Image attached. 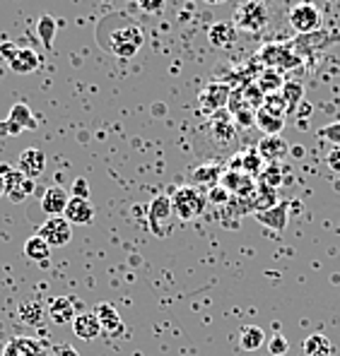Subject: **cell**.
I'll use <instances>...</instances> for the list:
<instances>
[{
	"label": "cell",
	"mask_w": 340,
	"mask_h": 356,
	"mask_svg": "<svg viewBox=\"0 0 340 356\" xmlns=\"http://www.w3.org/2000/svg\"><path fill=\"white\" fill-rule=\"evenodd\" d=\"M143 44H145L143 29L133 22L111 29L107 39V49L111 51L114 56H118V58H133V56L143 49Z\"/></svg>",
	"instance_id": "obj_1"
},
{
	"label": "cell",
	"mask_w": 340,
	"mask_h": 356,
	"mask_svg": "<svg viewBox=\"0 0 340 356\" xmlns=\"http://www.w3.org/2000/svg\"><path fill=\"white\" fill-rule=\"evenodd\" d=\"M270 13L268 5L261 0H244L234 13V27L237 31H247V34H263L268 29Z\"/></svg>",
	"instance_id": "obj_2"
},
{
	"label": "cell",
	"mask_w": 340,
	"mask_h": 356,
	"mask_svg": "<svg viewBox=\"0 0 340 356\" xmlns=\"http://www.w3.org/2000/svg\"><path fill=\"white\" fill-rule=\"evenodd\" d=\"M171 207H174V214L184 222H193L198 219L208 207V197L201 193V188L196 186H181L174 191L171 195Z\"/></svg>",
	"instance_id": "obj_3"
},
{
	"label": "cell",
	"mask_w": 340,
	"mask_h": 356,
	"mask_svg": "<svg viewBox=\"0 0 340 356\" xmlns=\"http://www.w3.org/2000/svg\"><path fill=\"white\" fill-rule=\"evenodd\" d=\"M0 56L8 60L10 70L17 72V75H29V72L39 70L41 58L34 49H27V46H15V44H0Z\"/></svg>",
	"instance_id": "obj_4"
},
{
	"label": "cell",
	"mask_w": 340,
	"mask_h": 356,
	"mask_svg": "<svg viewBox=\"0 0 340 356\" xmlns=\"http://www.w3.org/2000/svg\"><path fill=\"white\" fill-rule=\"evenodd\" d=\"M171 217H174V207H171V195H157L150 202L148 209V227L155 236L164 238L169 234L171 227Z\"/></svg>",
	"instance_id": "obj_5"
},
{
	"label": "cell",
	"mask_w": 340,
	"mask_h": 356,
	"mask_svg": "<svg viewBox=\"0 0 340 356\" xmlns=\"http://www.w3.org/2000/svg\"><path fill=\"white\" fill-rule=\"evenodd\" d=\"M290 27L297 31V34H311V31L321 29V10L314 3H297L290 8Z\"/></svg>",
	"instance_id": "obj_6"
},
{
	"label": "cell",
	"mask_w": 340,
	"mask_h": 356,
	"mask_svg": "<svg viewBox=\"0 0 340 356\" xmlns=\"http://www.w3.org/2000/svg\"><path fill=\"white\" fill-rule=\"evenodd\" d=\"M258 58L265 63L268 67H273V70H292V67H297L302 63V56L295 54V49H292L290 44H268L263 46V49L258 51Z\"/></svg>",
	"instance_id": "obj_7"
},
{
	"label": "cell",
	"mask_w": 340,
	"mask_h": 356,
	"mask_svg": "<svg viewBox=\"0 0 340 356\" xmlns=\"http://www.w3.org/2000/svg\"><path fill=\"white\" fill-rule=\"evenodd\" d=\"M0 174L5 176V195H8L10 202H15V205L24 202L31 193H34L36 183L31 181V178L24 176L20 169H8V166H3V169H0Z\"/></svg>",
	"instance_id": "obj_8"
},
{
	"label": "cell",
	"mask_w": 340,
	"mask_h": 356,
	"mask_svg": "<svg viewBox=\"0 0 340 356\" xmlns=\"http://www.w3.org/2000/svg\"><path fill=\"white\" fill-rule=\"evenodd\" d=\"M36 234H39L51 248H63V245H68L72 238V224L68 222L65 217H49L41 224V229Z\"/></svg>",
	"instance_id": "obj_9"
},
{
	"label": "cell",
	"mask_w": 340,
	"mask_h": 356,
	"mask_svg": "<svg viewBox=\"0 0 340 356\" xmlns=\"http://www.w3.org/2000/svg\"><path fill=\"white\" fill-rule=\"evenodd\" d=\"M229 94H232V87H229L227 82H210V85H206V89L198 94V102H201L203 111L212 116V113L227 108Z\"/></svg>",
	"instance_id": "obj_10"
},
{
	"label": "cell",
	"mask_w": 340,
	"mask_h": 356,
	"mask_svg": "<svg viewBox=\"0 0 340 356\" xmlns=\"http://www.w3.org/2000/svg\"><path fill=\"white\" fill-rule=\"evenodd\" d=\"M219 186H222L232 197H242V200H244V197L254 195L256 188H258V183H256V178L244 174V171L227 169L222 174V178H219Z\"/></svg>",
	"instance_id": "obj_11"
},
{
	"label": "cell",
	"mask_w": 340,
	"mask_h": 356,
	"mask_svg": "<svg viewBox=\"0 0 340 356\" xmlns=\"http://www.w3.org/2000/svg\"><path fill=\"white\" fill-rule=\"evenodd\" d=\"M210 135L212 140L219 145V147H227V145L234 143L237 138V125H234V118L229 111H217L210 116Z\"/></svg>",
	"instance_id": "obj_12"
},
{
	"label": "cell",
	"mask_w": 340,
	"mask_h": 356,
	"mask_svg": "<svg viewBox=\"0 0 340 356\" xmlns=\"http://www.w3.org/2000/svg\"><path fill=\"white\" fill-rule=\"evenodd\" d=\"M256 222L263 224L270 232H285L287 224H290V202L280 200L278 205L263 209V212H256Z\"/></svg>",
	"instance_id": "obj_13"
},
{
	"label": "cell",
	"mask_w": 340,
	"mask_h": 356,
	"mask_svg": "<svg viewBox=\"0 0 340 356\" xmlns=\"http://www.w3.org/2000/svg\"><path fill=\"white\" fill-rule=\"evenodd\" d=\"M256 149H258V154L263 156V161H268V164H278V161H282L290 154V145H287L280 135H263V140L256 145Z\"/></svg>",
	"instance_id": "obj_14"
},
{
	"label": "cell",
	"mask_w": 340,
	"mask_h": 356,
	"mask_svg": "<svg viewBox=\"0 0 340 356\" xmlns=\"http://www.w3.org/2000/svg\"><path fill=\"white\" fill-rule=\"evenodd\" d=\"M72 332H75L77 339L82 342H92L102 334V325H99V318L94 311H85V313H77L75 321H72Z\"/></svg>",
	"instance_id": "obj_15"
},
{
	"label": "cell",
	"mask_w": 340,
	"mask_h": 356,
	"mask_svg": "<svg viewBox=\"0 0 340 356\" xmlns=\"http://www.w3.org/2000/svg\"><path fill=\"white\" fill-rule=\"evenodd\" d=\"M229 169H234V171H244L247 176L251 178H258L261 174H263V156L258 154V149L256 147H251L247 152H242V154H237L232 159V164H229Z\"/></svg>",
	"instance_id": "obj_16"
},
{
	"label": "cell",
	"mask_w": 340,
	"mask_h": 356,
	"mask_svg": "<svg viewBox=\"0 0 340 356\" xmlns=\"http://www.w3.org/2000/svg\"><path fill=\"white\" fill-rule=\"evenodd\" d=\"M68 202H70V193L63 191L61 186H54L41 197V209H44V214H49V217H63Z\"/></svg>",
	"instance_id": "obj_17"
},
{
	"label": "cell",
	"mask_w": 340,
	"mask_h": 356,
	"mask_svg": "<svg viewBox=\"0 0 340 356\" xmlns=\"http://www.w3.org/2000/svg\"><path fill=\"white\" fill-rule=\"evenodd\" d=\"M239 39V31L234 27V22H215L208 29V41L215 49H232Z\"/></svg>",
	"instance_id": "obj_18"
},
{
	"label": "cell",
	"mask_w": 340,
	"mask_h": 356,
	"mask_svg": "<svg viewBox=\"0 0 340 356\" xmlns=\"http://www.w3.org/2000/svg\"><path fill=\"white\" fill-rule=\"evenodd\" d=\"M20 171L27 178H39L46 171V154L36 147H29L24 152H20Z\"/></svg>",
	"instance_id": "obj_19"
},
{
	"label": "cell",
	"mask_w": 340,
	"mask_h": 356,
	"mask_svg": "<svg viewBox=\"0 0 340 356\" xmlns=\"http://www.w3.org/2000/svg\"><path fill=\"white\" fill-rule=\"evenodd\" d=\"M34 130L36 128V120L31 116V108L27 106L24 102H17L13 108H10V116H8V123H5V130L8 133H20V130Z\"/></svg>",
	"instance_id": "obj_20"
},
{
	"label": "cell",
	"mask_w": 340,
	"mask_h": 356,
	"mask_svg": "<svg viewBox=\"0 0 340 356\" xmlns=\"http://www.w3.org/2000/svg\"><path fill=\"white\" fill-rule=\"evenodd\" d=\"M328 39H331V34L323 31V29H318V31H311V34H300L295 41H290V46L295 49L297 56H302V54H311V51L326 49Z\"/></svg>",
	"instance_id": "obj_21"
},
{
	"label": "cell",
	"mask_w": 340,
	"mask_h": 356,
	"mask_svg": "<svg viewBox=\"0 0 340 356\" xmlns=\"http://www.w3.org/2000/svg\"><path fill=\"white\" fill-rule=\"evenodd\" d=\"M63 217H65L70 224L87 227V224H92V219H94V207H92L90 200H82V197H70V202H68L65 214H63Z\"/></svg>",
	"instance_id": "obj_22"
},
{
	"label": "cell",
	"mask_w": 340,
	"mask_h": 356,
	"mask_svg": "<svg viewBox=\"0 0 340 356\" xmlns=\"http://www.w3.org/2000/svg\"><path fill=\"white\" fill-rule=\"evenodd\" d=\"M94 313H97V318H99L102 332H107V334H121L123 332V321L111 303H97Z\"/></svg>",
	"instance_id": "obj_23"
},
{
	"label": "cell",
	"mask_w": 340,
	"mask_h": 356,
	"mask_svg": "<svg viewBox=\"0 0 340 356\" xmlns=\"http://www.w3.org/2000/svg\"><path fill=\"white\" fill-rule=\"evenodd\" d=\"M75 306H72V301L68 296H56V298H51V303H49V318L56 323V325H68L70 323L72 325V321H75Z\"/></svg>",
	"instance_id": "obj_24"
},
{
	"label": "cell",
	"mask_w": 340,
	"mask_h": 356,
	"mask_svg": "<svg viewBox=\"0 0 340 356\" xmlns=\"http://www.w3.org/2000/svg\"><path fill=\"white\" fill-rule=\"evenodd\" d=\"M285 123H287V116L273 113V111H268V108H263V106L256 111V128H258L263 135H280L282 128H285Z\"/></svg>",
	"instance_id": "obj_25"
},
{
	"label": "cell",
	"mask_w": 340,
	"mask_h": 356,
	"mask_svg": "<svg viewBox=\"0 0 340 356\" xmlns=\"http://www.w3.org/2000/svg\"><path fill=\"white\" fill-rule=\"evenodd\" d=\"M254 85L258 87V92L263 94V97H268V94H278V92H282V85H285V77H282V72H280V70H273V67H265V70L261 72L258 77H256Z\"/></svg>",
	"instance_id": "obj_26"
},
{
	"label": "cell",
	"mask_w": 340,
	"mask_h": 356,
	"mask_svg": "<svg viewBox=\"0 0 340 356\" xmlns=\"http://www.w3.org/2000/svg\"><path fill=\"white\" fill-rule=\"evenodd\" d=\"M41 354V347L36 339H29V337H15L5 344L3 354L0 356H39Z\"/></svg>",
	"instance_id": "obj_27"
},
{
	"label": "cell",
	"mask_w": 340,
	"mask_h": 356,
	"mask_svg": "<svg viewBox=\"0 0 340 356\" xmlns=\"http://www.w3.org/2000/svg\"><path fill=\"white\" fill-rule=\"evenodd\" d=\"M263 344H265L263 327H258V325L242 327V332H239V347H242L244 352H258Z\"/></svg>",
	"instance_id": "obj_28"
},
{
	"label": "cell",
	"mask_w": 340,
	"mask_h": 356,
	"mask_svg": "<svg viewBox=\"0 0 340 356\" xmlns=\"http://www.w3.org/2000/svg\"><path fill=\"white\" fill-rule=\"evenodd\" d=\"M24 255H27L29 260H34V263L46 265L51 258V245L46 243L39 234H34V236L27 238V243H24Z\"/></svg>",
	"instance_id": "obj_29"
},
{
	"label": "cell",
	"mask_w": 340,
	"mask_h": 356,
	"mask_svg": "<svg viewBox=\"0 0 340 356\" xmlns=\"http://www.w3.org/2000/svg\"><path fill=\"white\" fill-rule=\"evenodd\" d=\"M304 356H333V342L323 332H314L304 339Z\"/></svg>",
	"instance_id": "obj_30"
},
{
	"label": "cell",
	"mask_w": 340,
	"mask_h": 356,
	"mask_svg": "<svg viewBox=\"0 0 340 356\" xmlns=\"http://www.w3.org/2000/svg\"><path fill=\"white\" fill-rule=\"evenodd\" d=\"M224 174V169L222 166H217V164H208V166H198L196 171H193V183H196V188L198 186H208V188H212V186H219V178H222Z\"/></svg>",
	"instance_id": "obj_31"
},
{
	"label": "cell",
	"mask_w": 340,
	"mask_h": 356,
	"mask_svg": "<svg viewBox=\"0 0 340 356\" xmlns=\"http://www.w3.org/2000/svg\"><path fill=\"white\" fill-rule=\"evenodd\" d=\"M56 31H59V22H56L51 15H41L39 22H36V34H39L41 44H44V49H51L54 46V36Z\"/></svg>",
	"instance_id": "obj_32"
},
{
	"label": "cell",
	"mask_w": 340,
	"mask_h": 356,
	"mask_svg": "<svg viewBox=\"0 0 340 356\" xmlns=\"http://www.w3.org/2000/svg\"><path fill=\"white\" fill-rule=\"evenodd\" d=\"M280 94L287 102V108H290V111H297V106L304 102V87H302V82H295V80L285 82Z\"/></svg>",
	"instance_id": "obj_33"
},
{
	"label": "cell",
	"mask_w": 340,
	"mask_h": 356,
	"mask_svg": "<svg viewBox=\"0 0 340 356\" xmlns=\"http://www.w3.org/2000/svg\"><path fill=\"white\" fill-rule=\"evenodd\" d=\"M258 183H261V186H268V188H273V191H275V188L282 183V169L278 164H268L263 169V174L258 176Z\"/></svg>",
	"instance_id": "obj_34"
},
{
	"label": "cell",
	"mask_w": 340,
	"mask_h": 356,
	"mask_svg": "<svg viewBox=\"0 0 340 356\" xmlns=\"http://www.w3.org/2000/svg\"><path fill=\"white\" fill-rule=\"evenodd\" d=\"M41 316H44V308H41L39 303H24V306L20 308V318H22L27 325H39Z\"/></svg>",
	"instance_id": "obj_35"
},
{
	"label": "cell",
	"mask_w": 340,
	"mask_h": 356,
	"mask_svg": "<svg viewBox=\"0 0 340 356\" xmlns=\"http://www.w3.org/2000/svg\"><path fill=\"white\" fill-rule=\"evenodd\" d=\"M263 108H268V111H273V113H280V116H287V113H290V108H287V102L282 99L280 92L263 97Z\"/></svg>",
	"instance_id": "obj_36"
},
{
	"label": "cell",
	"mask_w": 340,
	"mask_h": 356,
	"mask_svg": "<svg viewBox=\"0 0 340 356\" xmlns=\"http://www.w3.org/2000/svg\"><path fill=\"white\" fill-rule=\"evenodd\" d=\"M316 135H318V140H326L333 147H340V120H333V123L323 125Z\"/></svg>",
	"instance_id": "obj_37"
},
{
	"label": "cell",
	"mask_w": 340,
	"mask_h": 356,
	"mask_svg": "<svg viewBox=\"0 0 340 356\" xmlns=\"http://www.w3.org/2000/svg\"><path fill=\"white\" fill-rule=\"evenodd\" d=\"M268 352L273 356H285L290 352V342L285 339V334H273V337L268 339Z\"/></svg>",
	"instance_id": "obj_38"
},
{
	"label": "cell",
	"mask_w": 340,
	"mask_h": 356,
	"mask_svg": "<svg viewBox=\"0 0 340 356\" xmlns=\"http://www.w3.org/2000/svg\"><path fill=\"white\" fill-rule=\"evenodd\" d=\"M234 125L237 128H254L256 125V108H242V111L234 113Z\"/></svg>",
	"instance_id": "obj_39"
},
{
	"label": "cell",
	"mask_w": 340,
	"mask_h": 356,
	"mask_svg": "<svg viewBox=\"0 0 340 356\" xmlns=\"http://www.w3.org/2000/svg\"><path fill=\"white\" fill-rule=\"evenodd\" d=\"M208 202H212V205H229V202H232V195H229L222 186H212L210 193H208Z\"/></svg>",
	"instance_id": "obj_40"
},
{
	"label": "cell",
	"mask_w": 340,
	"mask_h": 356,
	"mask_svg": "<svg viewBox=\"0 0 340 356\" xmlns=\"http://www.w3.org/2000/svg\"><path fill=\"white\" fill-rule=\"evenodd\" d=\"M70 197H82V200H90V183L85 178H75L70 188Z\"/></svg>",
	"instance_id": "obj_41"
},
{
	"label": "cell",
	"mask_w": 340,
	"mask_h": 356,
	"mask_svg": "<svg viewBox=\"0 0 340 356\" xmlns=\"http://www.w3.org/2000/svg\"><path fill=\"white\" fill-rule=\"evenodd\" d=\"M135 3L145 15H160L162 8H164V0H135Z\"/></svg>",
	"instance_id": "obj_42"
},
{
	"label": "cell",
	"mask_w": 340,
	"mask_h": 356,
	"mask_svg": "<svg viewBox=\"0 0 340 356\" xmlns=\"http://www.w3.org/2000/svg\"><path fill=\"white\" fill-rule=\"evenodd\" d=\"M326 164H328V169H331L333 174H340V147H333L331 152H328Z\"/></svg>",
	"instance_id": "obj_43"
},
{
	"label": "cell",
	"mask_w": 340,
	"mask_h": 356,
	"mask_svg": "<svg viewBox=\"0 0 340 356\" xmlns=\"http://www.w3.org/2000/svg\"><path fill=\"white\" fill-rule=\"evenodd\" d=\"M311 111H314V106L309 102H302L300 106H297V116H300V120L302 118H309L311 116Z\"/></svg>",
	"instance_id": "obj_44"
},
{
	"label": "cell",
	"mask_w": 340,
	"mask_h": 356,
	"mask_svg": "<svg viewBox=\"0 0 340 356\" xmlns=\"http://www.w3.org/2000/svg\"><path fill=\"white\" fill-rule=\"evenodd\" d=\"M56 356H80V354H77V349H75V347L65 344V347H59V349H56Z\"/></svg>",
	"instance_id": "obj_45"
},
{
	"label": "cell",
	"mask_w": 340,
	"mask_h": 356,
	"mask_svg": "<svg viewBox=\"0 0 340 356\" xmlns=\"http://www.w3.org/2000/svg\"><path fill=\"white\" fill-rule=\"evenodd\" d=\"M3 195H5V176L0 174V197H3Z\"/></svg>",
	"instance_id": "obj_46"
},
{
	"label": "cell",
	"mask_w": 340,
	"mask_h": 356,
	"mask_svg": "<svg viewBox=\"0 0 340 356\" xmlns=\"http://www.w3.org/2000/svg\"><path fill=\"white\" fill-rule=\"evenodd\" d=\"M208 3H224V0H208Z\"/></svg>",
	"instance_id": "obj_47"
}]
</instances>
